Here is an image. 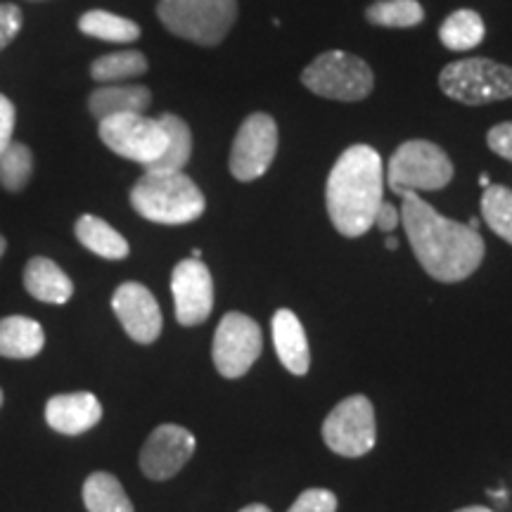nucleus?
<instances>
[{"label":"nucleus","mask_w":512,"mask_h":512,"mask_svg":"<svg viewBox=\"0 0 512 512\" xmlns=\"http://www.w3.org/2000/svg\"><path fill=\"white\" fill-rule=\"evenodd\" d=\"M401 223L415 259L439 283H460L477 271L484 259L479 230L441 216L418 192L403 195Z\"/></svg>","instance_id":"obj_1"},{"label":"nucleus","mask_w":512,"mask_h":512,"mask_svg":"<svg viewBox=\"0 0 512 512\" xmlns=\"http://www.w3.org/2000/svg\"><path fill=\"white\" fill-rule=\"evenodd\" d=\"M382 202V157L370 145H351L332 166L325 183V204L332 226L344 238H361L373 228Z\"/></svg>","instance_id":"obj_2"},{"label":"nucleus","mask_w":512,"mask_h":512,"mask_svg":"<svg viewBox=\"0 0 512 512\" xmlns=\"http://www.w3.org/2000/svg\"><path fill=\"white\" fill-rule=\"evenodd\" d=\"M131 204L140 216L162 226H183L204 214L202 190L183 174H150L145 171L131 190Z\"/></svg>","instance_id":"obj_3"},{"label":"nucleus","mask_w":512,"mask_h":512,"mask_svg":"<svg viewBox=\"0 0 512 512\" xmlns=\"http://www.w3.org/2000/svg\"><path fill=\"white\" fill-rule=\"evenodd\" d=\"M157 15L174 36L219 46L238 19V0H159Z\"/></svg>","instance_id":"obj_4"},{"label":"nucleus","mask_w":512,"mask_h":512,"mask_svg":"<svg viewBox=\"0 0 512 512\" xmlns=\"http://www.w3.org/2000/svg\"><path fill=\"white\" fill-rule=\"evenodd\" d=\"M453 181V164L430 140H408L389 159L387 183L394 195L441 190Z\"/></svg>","instance_id":"obj_5"},{"label":"nucleus","mask_w":512,"mask_h":512,"mask_svg":"<svg viewBox=\"0 0 512 512\" xmlns=\"http://www.w3.org/2000/svg\"><path fill=\"white\" fill-rule=\"evenodd\" d=\"M439 86L463 105H489L512 98V67L484 57L458 60L441 69Z\"/></svg>","instance_id":"obj_6"},{"label":"nucleus","mask_w":512,"mask_h":512,"mask_svg":"<svg viewBox=\"0 0 512 512\" xmlns=\"http://www.w3.org/2000/svg\"><path fill=\"white\" fill-rule=\"evenodd\" d=\"M302 83L320 98L358 102L373 91V69L361 57L328 50L304 69Z\"/></svg>","instance_id":"obj_7"},{"label":"nucleus","mask_w":512,"mask_h":512,"mask_svg":"<svg viewBox=\"0 0 512 512\" xmlns=\"http://www.w3.org/2000/svg\"><path fill=\"white\" fill-rule=\"evenodd\" d=\"M375 439V408L368 396L363 394L339 401L323 422V441L337 456H366V453L373 451Z\"/></svg>","instance_id":"obj_8"},{"label":"nucleus","mask_w":512,"mask_h":512,"mask_svg":"<svg viewBox=\"0 0 512 512\" xmlns=\"http://www.w3.org/2000/svg\"><path fill=\"white\" fill-rule=\"evenodd\" d=\"M264 349V335L259 323L240 311H230L216 328L211 358L226 380H238L254 366Z\"/></svg>","instance_id":"obj_9"},{"label":"nucleus","mask_w":512,"mask_h":512,"mask_svg":"<svg viewBox=\"0 0 512 512\" xmlns=\"http://www.w3.org/2000/svg\"><path fill=\"white\" fill-rule=\"evenodd\" d=\"M100 140L114 155L143 166L157 162L166 147V133L159 126V119H150L145 114H117L102 119Z\"/></svg>","instance_id":"obj_10"},{"label":"nucleus","mask_w":512,"mask_h":512,"mask_svg":"<svg viewBox=\"0 0 512 512\" xmlns=\"http://www.w3.org/2000/svg\"><path fill=\"white\" fill-rule=\"evenodd\" d=\"M275 152H278V126L273 117L256 112L242 121L238 136L233 140L230 174L242 183L256 181L273 164Z\"/></svg>","instance_id":"obj_11"},{"label":"nucleus","mask_w":512,"mask_h":512,"mask_svg":"<svg viewBox=\"0 0 512 512\" xmlns=\"http://www.w3.org/2000/svg\"><path fill=\"white\" fill-rule=\"evenodd\" d=\"M197 441L181 425H159L140 451V470L152 482L176 477L195 456Z\"/></svg>","instance_id":"obj_12"},{"label":"nucleus","mask_w":512,"mask_h":512,"mask_svg":"<svg viewBox=\"0 0 512 512\" xmlns=\"http://www.w3.org/2000/svg\"><path fill=\"white\" fill-rule=\"evenodd\" d=\"M176 320L185 328L200 325L214 309V280L202 259H183L171 273Z\"/></svg>","instance_id":"obj_13"},{"label":"nucleus","mask_w":512,"mask_h":512,"mask_svg":"<svg viewBox=\"0 0 512 512\" xmlns=\"http://www.w3.org/2000/svg\"><path fill=\"white\" fill-rule=\"evenodd\" d=\"M112 309L126 335L138 344H152L162 335V309L155 294L140 283H124L112 297Z\"/></svg>","instance_id":"obj_14"},{"label":"nucleus","mask_w":512,"mask_h":512,"mask_svg":"<svg viewBox=\"0 0 512 512\" xmlns=\"http://www.w3.org/2000/svg\"><path fill=\"white\" fill-rule=\"evenodd\" d=\"M102 418V406L98 396L91 392L57 394L46 403V422L55 432L67 437L93 430Z\"/></svg>","instance_id":"obj_15"},{"label":"nucleus","mask_w":512,"mask_h":512,"mask_svg":"<svg viewBox=\"0 0 512 512\" xmlns=\"http://www.w3.org/2000/svg\"><path fill=\"white\" fill-rule=\"evenodd\" d=\"M273 344L275 354H278L280 363L290 370L292 375H306L311 368V349L309 339H306L302 320L297 313L290 309L275 311L273 316Z\"/></svg>","instance_id":"obj_16"},{"label":"nucleus","mask_w":512,"mask_h":512,"mask_svg":"<svg viewBox=\"0 0 512 512\" xmlns=\"http://www.w3.org/2000/svg\"><path fill=\"white\" fill-rule=\"evenodd\" d=\"M24 287L31 297L46 304H67L74 294L72 278L46 256H34L24 268Z\"/></svg>","instance_id":"obj_17"},{"label":"nucleus","mask_w":512,"mask_h":512,"mask_svg":"<svg viewBox=\"0 0 512 512\" xmlns=\"http://www.w3.org/2000/svg\"><path fill=\"white\" fill-rule=\"evenodd\" d=\"M152 102V93L147 86H119L110 83L91 93L88 107L98 121L107 117H117V114H143Z\"/></svg>","instance_id":"obj_18"},{"label":"nucleus","mask_w":512,"mask_h":512,"mask_svg":"<svg viewBox=\"0 0 512 512\" xmlns=\"http://www.w3.org/2000/svg\"><path fill=\"white\" fill-rule=\"evenodd\" d=\"M46 335L41 323L27 316H8L0 320V356L12 361H27L43 351Z\"/></svg>","instance_id":"obj_19"},{"label":"nucleus","mask_w":512,"mask_h":512,"mask_svg":"<svg viewBox=\"0 0 512 512\" xmlns=\"http://www.w3.org/2000/svg\"><path fill=\"white\" fill-rule=\"evenodd\" d=\"M159 126L166 133V147L162 157L157 162L147 164L145 171H150V174H181L192 155L190 126L181 117H176V114L159 117Z\"/></svg>","instance_id":"obj_20"},{"label":"nucleus","mask_w":512,"mask_h":512,"mask_svg":"<svg viewBox=\"0 0 512 512\" xmlns=\"http://www.w3.org/2000/svg\"><path fill=\"white\" fill-rule=\"evenodd\" d=\"M76 238L86 249H91L93 254L102 256V259L119 261L128 256V242L121 233H117L110 223L98 219V216H81L76 221Z\"/></svg>","instance_id":"obj_21"},{"label":"nucleus","mask_w":512,"mask_h":512,"mask_svg":"<svg viewBox=\"0 0 512 512\" xmlns=\"http://www.w3.org/2000/svg\"><path fill=\"white\" fill-rule=\"evenodd\" d=\"M83 503L88 512H136L124 486L110 472H93L83 484Z\"/></svg>","instance_id":"obj_22"},{"label":"nucleus","mask_w":512,"mask_h":512,"mask_svg":"<svg viewBox=\"0 0 512 512\" xmlns=\"http://www.w3.org/2000/svg\"><path fill=\"white\" fill-rule=\"evenodd\" d=\"M484 19L475 10H456L453 15L446 17L441 24L439 38L448 50L465 53V50L477 48L484 41Z\"/></svg>","instance_id":"obj_23"},{"label":"nucleus","mask_w":512,"mask_h":512,"mask_svg":"<svg viewBox=\"0 0 512 512\" xmlns=\"http://www.w3.org/2000/svg\"><path fill=\"white\" fill-rule=\"evenodd\" d=\"M79 29L86 36L107 43H133L140 38V27L131 19L112 15L105 10H91L79 19Z\"/></svg>","instance_id":"obj_24"},{"label":"nucleus","mask_w":512,"mask_h":512,"mask_svg":"<svg viewBox=\"0 0 512 512\" xmlns=\"http://www.w3.org/2000/svg\"><path fill=\"white\" fill-rule=\"evenodd\" d=\"M147 72V60L143 53L138 50H121V53H112L105 57H98L91 64V76L98 83H119L136 79V76H143Z\"/></svg>","instance_id":"obj_25"},{"label":"nucleus","mask_w":512,"mask_h":512,"mask_svg":"<svg viewBox=\"0 0 512 512\" xmlns=\"http://www.w3.org/2000/svg\"><path fill=\"white\" fill-rule=\"evenodd\" d=\"M366 17L370 24H377V27L403 29L420 24L425 19V10H422L418 0H380V3L370 5Z\"/></svg>","instance_id":"obj_26"},{"label":"nucleus","mask_w":512,"mask_h":512,"mask_svg":"<svg viewBox=\"0 0 512 512\" xmlns=\"http://www.w3.org/2000/svg\"><path fill=\"white\" fill-rule=\"evenodd\" d=\"M482 216L498 238L512 245V190L505 185H489L482 195Z\"/></svg>","instance_id":"obj_27"},{"label":"nucleus","mask_w":512,"mask_h":512,"mask_svg":"<svg viewBox=\"0 0 512 512\" xmlns=\"http://www.w3.org/2000/svg\"><path fill=\"white\" fill-rule=\"evenodd\" d=\"M34 174V155L24 143H12L0 155V183L5 190L22 192L27 188L29 178Z\"/></svg>","instance_id":"obj_28"},{"label":"nucleus","mask_w":512,"mask_h":512,"mask_svg":"<svg viewBox=\"0 0 512 512\" xmlns=\"http://www.w3.org/2000/svg\"><path fill=\"white\" fill-rule=\"evenodd\" d=\"M287 512H337V496L328 489H306Z\"/></svg>","instance_id":"obj_29"},{"label":"nucleus","mask_w":512,"mask_h":512,"mask_svg":"<svg viewBox=\"0 0 512 512\" xmlns=\"http://www.w3.org/2000/svg\"><path fill=\"white\" fill-rule=\"evenodd\" d=\"M19 29H22V12H19L17 5H0V50H5L15 41Z\"/></svg>","instance_id":"obj_30"},{"label":"nucleus","mask_w":512,"mask_h":512,"mask_svg":"<svg viewBox=\"0 0 512 512\" xmlns=\"http://www.w3.org/2000/svg\"><path fill=\"white\" fill-rule=\"evenodd\" d=\"M486 143H489L491 152L512 162V121H503V124L491 128Z\"/></svg>","instance_id":"obj_31"},{"label":"nucleus","mask_w":512,"mask_h":512,"mask_svg":"<svg viewBox=\"0 0 512 512\" xmlns=\"http://www.w3.org/2000/svg\"><path fill=\"white\" fill-rule=\"evenodd\" d=\"M15 105L0 93V155L8 150L12 143V131H15Z\"/></svg>","instance_id":"obj_32"},{"label":"nucleus","mask_w":512,"mask_h":512,"mask_svg":"<svg viewBox=\"0 0 512 512\" xmlns=\"http://www.w3.org/2000/svg\"><path fill=\"white\" fill-rule=\"evenodd\" d=\"M399 223H401L399 209H396L392 202H382L380 209H377V214H375L373 226L380 228L382 233H394Z\"/></svg>","instance_id":"obj_33"},{"label":"nucleus","mask_w":512,"mask_h":512,"mask_svg":"<svg viewBox=\"0 0 512 512\" xmlns=\"http://www.w3.org/2000/svg\"><path fill=\"white\" fill-rule=\"evenodd\" d=\"M240 512H271V508H266V505H261V503H252V505H247V508H242Z\"/></svg>","instance_id":"obj_34"},{"label":"nucleus","mask_w":512,"mask_h":512,"mask_svg":"<svg viewBox=\"0 0 512 512\" xmlns=\"http://www.w3.org/2000/svg\"><path fill=\"white\" fill-rule=\"evenodd\" d=\"M456 512H496V510H489V508H479V505H470V508H460Z\"/></svg>","instance_id":"obj_35"},{"label":"nucleus","mask_w":512,"mask_h":512,"mask_svg":"<svg viewBox=\"0 0 512 512\" xmlns=\"http://www.w3.org/2000/svg\"><path fill=\"white\" fill-rule=\"evenodd\" d=\"M479 185H482V188H489V185H491V178L486 176V174H482V176H479Z\"/></svg>","instance_id":"obj_36"},{"label":"nucleus","mask_w":512,"mask_h":512,"mask_svg":"<svg viewBox=\"0 0 512 512\" xmlns=\"http://www.w3.org/2000/svg\"><path fill=\"white\" fill-rule=\"evenodd\" d=\"M396 247H399V240H396V238H387V249H392V252H394Z\"/></svg>","instance_id":"obj_37"},{"label":"nucleus","mask_w":512,"mask_h":512,"mask_svg":"<svg viewBox=\"0 0 512 512\" xmlns=\"http://www.w3.org/2000/svg\"><path fill=\"white\" fill-rule=\"evenodd\" d=\"M5 247H8V242H5L3 235H0V259H3V254H5Z\"/></svg>","instance_id":"obj_38"},{"label":"nucleus","mask_w":512,"mask_h":512,"mask_svg":"<svg viewBox=\"0 0 512 512\" xmlns=\"http://www.w3.org/2000/svg\"><path fill=\"white\" fill-rule=\"evenodd\" d=\"M467 226H470L472 230H477L479 228V221L477 219H470V223H467Z\"/></svg>","instance_id":"obj_39"},{"label":"nucleus","mask_w":512,"mask_h":512,"mask_svg":"<svg viewBox=\"0 0 512 512\" xmlns=\"http://www.w3.org/2000/svg\"><path fill=\"white\" fill-rule=\"evenodd\" d=\"M0 406H3V389H0Z\"/></svg>","instance_id":"obj_40"}]
</instances>
